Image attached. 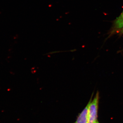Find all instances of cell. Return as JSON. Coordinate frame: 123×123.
Listing matches in <instances>:
<instances>
[{
    "label": "cell",
    "instance_id": "obj_1",
    "mask_svg": "<svg viewBox=\"0 0 123 123\" xmlns=\"http://www.w3.org/2000/svg\"><path fill=\"white\" fill-rule=\"evenodd\" d=\"M92 95L88 109V123H96L98 120V114L99 103V93L97 92L95 97L92 101Z\"/></svg>",
    "mask_w": 123,
    "mask_h": 123
},
{
    "label": "cell",
    "instance_id": "obj_2",
    "mask_svg": "<svg viewBox=\"0 0 123 123\" xmlns=\"http://www.w3.org/2000/svg\"><path fill=\"white\" fill-rule=\"evenodd\" d=\"M123 28V10L112 23V26L110 29L109 33V37L117 34L119 31Z\"/></svg>",
    "mask_w": 123,
    "mask_h": 123
},
{
    "label": "cell",
    "instance_id": "obj_3",
    "mask_svg": "<svg viewBox=\"0 0 123 123\" xmlns=\"http://www.w3.org/2000/svg\"><path fill=\"white\" fill-rule=\"evenodd\" d=\"M91 99L87 105L79 115L77 120L74 123H88V109Z\"/></svg>",
    "mask_w": 123,
    "mask_h": 123
},
{
    "label": "cell",
    "instance_id": "obj_4",
    "mask_svg": "<svg viewBox=\"0 0 123 123\" xmlns=\"http://www.w3.org/2000/svg\"><path fill=\"white\" fill-rule=\"evenodd\" d=\"M117 34H119L120 35H121L123 34V28L122 29H121L120 31H119V32H118Z\"/></svg>",
    "mask_w": 123,
    "mask_h": 123
},
{
    "label": "cell",
    "instance_id": "obj_5",
    "mask_svg": "<svg viewBox=\"0 0 123 123\" xmlns=\"http://www.w3.org/2000/svg\"><path fill=\"white\" fill-rule=\"evenodd\" d=\"M98 123V121H97V123Z\"/></svg>",
    "mask_w": 123,
    "mask_h": 123
}]
</instances>
